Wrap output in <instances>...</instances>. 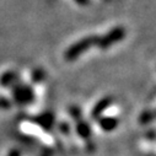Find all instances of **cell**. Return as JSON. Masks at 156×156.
<instances>
[{
    "mask_svg": "<svg viewBox=\"0 0 156 156\" xmlns=\"http://www.w3.org/2000/svg\"><path fill=\"white\" fill-rule=\"evenodd\" d=\"M97 38H98V36H96V34H89L86 37H83L81 40L74 42L64 52V59L68 62L76 60L83 53H85L86 51H89L92 47H96Z\"/></svg>",
    "mask_w": 156,
    "mask_h": 156,
    "instance_id": "obj_1",
    "label": "cell"
},
{
    "mask_svg": "<svg viewBox=\"0 0 156 156\" xmlns=\"http://www.w3.org/2000/svg\"><path fill=\"white\" fill-rule=\"evenodd\" d=\"M126 34H127V30L123 26H115V27L111 28L108 32H106L103 36H101V37L98 36L96 47H98L102 51L108 49L112 46H114L115 43L124 40Z\"/></svg>",
    "mask_w": 156,
    "mask_h": 156,
    "instance_id": "obj_2",
    "label": "cell"
},
{
    "mask_svg": "<svg viewBox=\"0 0 156 156\" xmlns=\"http://www.w3.org/2000/svg\"><path fill=\"white\" fill-rule=\"evenodd\" d=\"M14 101L19 105H30L34 100V92L31 86L25 84H17L12 89Z\"/></svg>",
    "mask_w": 156,
    "mask_h": 156,
    "instance_id": "obj_3",
    "label": "cell"
},
{
    "mask_svg": "<svg viewBox=\"0 0 156 156\" xmlns=\"http://www.w3.org/2000/svg\"><path fill=\"white\" fill-rule=\"evenodd\" d=\"M112 102H113V97H112V96H106V97L101 98V100L94 106L92 112H91V117H92L94 119H98L100 117H101V114L112 105Z\"/></svg>",
    "mask_w": 156,
    "mask_h": 156,
    "instance_id": "obj_4",
    "label": "cell"
},
{
    "mask_svg": "<svg viewBox=\"0 0 156 156\" xmlns=\"http://www.w3.org/2000/svg\"><path fill=\"white\" fill-rule=\"evenodd\" d=\"M33 122L37 124L42 127L44 130H51L53 124H54V115L51 113V112H44L40 115H37L33 118Z\"/></svg>",
    "mask_w": 156,
    "mask_h": 156,
    "instance_id": "obj_5",
    "label": "cell"
},
{
    "mask_svg": "<svg viewBox=\"0 0 156 156\" xmlns=\"http://www.w3.org/2000/svg\"><path fill=\"white\" fill-rule=\"evenodd\" d=\"M19 80H20L19 73H16L14 70H9V71H5L2 76H0V85L3 87L15 86V85H17Z\"/></svg>",
    "mask_w": 156,
    "mask_h": 156,
    "instance_id": "obj_6",
    "label": "cell"
},
{
    "mask_svg": "<svg viewBox=\"0 0 156 156\" xmlns=\"http://www.w3.org/2000/svg\"><path fill=\"white\" fill-rule=\"evenodd\" d=\"M98 122H100L101 128L106 132H111L118 126V119L114 118V117H103V118H98Z\"/></svg>",
    "mask_w": 156,
    "mask_h": 156,
    "instance_id": "obj_7",
    "label": "cell"
},
{
    "mask_svg": "<svg viewBox=\"0 0 156 156\" xmlns=\"http://www.w3.org/2000/svg\"><path fill=\"white\" fill-rule=\"evenodd\" d=\"M76 132H77V134H79L80 136H83V138H89L90 136V134H91V129H90V126L86 123V122H84V121H77V123H76Z\"/></svg>",
    "mask_w": 156,
    "mask_h": 156,
    "instance_id": "obj_8",
    "label": "cell"
},
{
    "mask_svg": "<svg viewBox=\"0 0 156 156\" xmlns=\"http://www.w3.org/2000/svg\"><path fill=\"white\" fill-rule=\"evenodd\" d=\"M31 77H32V81L33 83H37L38 84V83H41V81H43L46 79V71L42 68H37V69H34L32 71Z\"/></svg>",
    "mask_w": 156,
    "mask_h": 156,
    "instance_id": "obj_9",
    "label": "cell"
},
{
    "mask_svg": "<svg viewBox=\"0 0 156 156\" xmlns=\"http://www.w3.org/2000/svg\"><path fill=\"white\" fill-rule=\"evenodd\" d=\"M154 117H155V114L151 111H144L140 115V122H141V124H147L154 119Z\"/></svg>",
    "mask_w": 156,
    "mask_h": 156,
    "instance_id": "obj_10",
    "label": "cell"
},
{
    "mask_svg": "<svg viewBox=\"0 0 156 156\" xmlns=\"http://www.w3.org/2000/svg\"><path fill=\"white\" fill-rule=\"evenodd\" d=\"M69 111H70V114H71V117H73L74 119H77V121L80 119V117H81V109L79 107L73 106V107L69 108Z\"/></svg>",
    "mask_w": 156,
    "mask_h": 156,
    "instance_id": "obj_11",
    "label": "cell"
},
{
    "mask_svg": "<svg viewBox=\"0 0 156 156\" xmlns=\"http://www.w3.org/2000/svg\"><path fill=\"white\" fill-rule=\"evenodd\" d=\"M11 107V102L4 97H0V109H8Z\"/></svg>",
    "mask_w": 156,
    "mask_h": 156,
    "instance_id": "obj_12",
    "label": "cell"
},
{
    "mask_svg": "<svg viewBox=\"0 0 156 156\" xmlns=\"http://www.w3.org/2000/svg\"><path fill=\"white\" fill-rule=\"evenodd\" d=\"M76 4H79L80 6H86L90 4V0H74Z\"/></svg>",
    "mask_w": 156,
    "mask_h": 156,
    "instance_id": "obj_13",
    "label": "cell"
},
{
    "mask_svg": "<svg viewBox=\"0 0 156 156\" xmlns=\"http://www.w3.org/2000/svg\"><path fill=\"white\" fill-rule=\"evenodd\" d=\"M8 156H21V154H20V151L19 150H11V152L8 155Z\"/></svg>",
    "mask_w": 156,
    "mask_h": 156,
    "instance_id": "obj_14",
    "label": "cell"
}]
</instances>
